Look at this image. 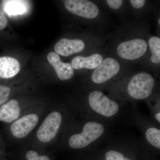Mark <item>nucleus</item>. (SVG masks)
<instances>
[{"label":"nucleus","instance_id":"nucleus-20","mask_svg":"<svg viewBox=\"0 0 160 160\" xmlns=\"http://www.w3.org/2000/svg\"><path fill=\"white\" fill-rule=\"evenodd\" d=\"M106 2L110 8L114 9L120 8L123 3L122 0H107Z\"/></svg>","mask_w":160,"mask_h":160},{"label":"nucleus","instance_id":"nucleus-11","mask_svg":"<svg viewBox=\"0 0 160 160\" xmlns=\"http://www.w3.org/2000/svg\"><path fill=\"white\" fill-rule=\"evenodd\" d=\"M20 113L21 109L18 102L14 99L10 100L0 107V121L11 123L17 119Z\"/></svg>","mask_w":160,"mask_h":160},{"label":"nucleus","instance_id":"nucleus-12","mask_svg":"<svg viewBox=\"0 0 160 160\" xmlns=\"http://www.w3.org/2000/svg\"><path fill=\"white\" fill-rule=\"evenodd\" d=\"M21 66L16 59L10 57H0V78H10L20 71Z\"/></svg>","mask_w":160,"mask_h":160},{"label":"nucleus","instance_id":"nucleus-10","mask_svg":"<svg viewBox=\"0 0 160 160\" xmlns=\"http://www.w3.org/2000/svg\"><path fill=\"white\" fill-rule=\"evenodd\" d=\"M47 60L54 67L59 78L61 80L70 79L74 74V70L69 63L63 62L59 56L56 52H51L47 55Z\"/></svg>","mask_w":160,"mask_h":160},{"label":"nucleus","instance_id":"nucleus-16","mask_svg":"<svg viewBox=\"0 0 160 160\" xmlns=\"http://www.w3.org/2000/svg\"><path fill=\"white\" fill-rule=\"evenodd\" d=\"M146 139L152 146L160 148V130L157 128H149L146 131Z\"/></svg>","mask_w":160,"mask_h":160},{"label":"nucleus","instance_id":"nucleus-19","mask_svg":"<svg viewBox=\"0 0 160 160\" xmlns=\"http://www.w3.org/2000/svg\"><path fill=\"white\" fill-rule=\"evenodd\" d=\"M124 155L119 152L110 150L106 154V160H124Z\"/></svg>","mask_w":160,"mask_h":160},{"label":"nucleus","instance_id":"nucleus-8","mask_svg":"<svg viewBox=\"0 0 160 160\" xmlns=\"http://www.w3.org/2000/svg\"><path fill=\"white\" fill-rule=\"evenodd\" d=\"M38 121L37 114L32 113L25 116L12 123L10 128L11 133L18 138H25L34 129Z\"/></svg>","mask_w":160,"mask_h":160},{"label":"nucleus","instance_id":"nucleus-6","mask_svg":"<svg viewBox=\"0 0 160 160\" xmlns=\"http://www.w3.org/2000/svg\"><path fill=\"white\" fill-rule=\"evenodd\" d=\"M67 10L73 14L88 19L95 18L99 10L93 2L86 0H67L64 2Z\"/></svg>","mask_w":160,"mask_h":160},{"label":"nucleus","instance_id":"nucleus-17","mask_svg":"<svg viewBox=\"0 0 160 160\" xmlns=\"http://www.w3.org/2000/svg\"><path fill=\"white\" fill-rule=\"evenodd\" d=\"M11 92V89L7 86L0 85V106L7 102Z\"/></svg>","mask_w":160,"mask_h":160},{"label":"nucleus","instance_id":"nucleus-24","mask_svg":"<svg viewBox=\"0 0 160 160\" xmlns=\"http://www.w3.org/2000/svg\"><path fill=\"white\" fill-rule=\"evenodd\" d=\"M124 160H131L129 159H128V158H124Z\"/></svg>","mask_w":160,"mask_h":160},{"label":"nucleus","instance_id":"nucleus-23","mask_svg":"<svg viewBox=\"0 0 160 160\" xmlns=\"http://www.w3.org/2000/svg\"><path fill=\"white\" fill-rule=\"evenodd\" d=\"M156 119L159 122H160V113L159 112V113H158L155 116Z\"/></svg>","mask_w":160,"mask_h":160},{"label":"nucleus","instance_id":"nucleus-5","mask_svg":"<svg viewBox=\"0 0 160 160\" xmlns=\"http://www.w3.org/2000/svg\"><path fill=\"white\" fill-rule=\"evenodd\" d=\"M147 44L142 39L126 41L118 46L117 52L119 56L126 60H134L143 56L147 50Z\"/></svg>","mask_w":160,"mask_h":160},{"label":"nucleus","instance_id":"nucleus-7","mask_svg":"<svg viewBox=\"0 0 160 160\" xmlns=\"http://www.w3.org/2000/svg\"><path fill=\"white\" fill-rule=\"evenodd\" d=\"M120 69V64L117 60L112 58H106L93 71L92 80L96 84L102 83L117 74Z\"/></svg>","mask_w":160,"mask_h":160},{"label":"nucleus","instance_id":"nucleus-14","mask_svg":"<svg viewBox=\"0 0 160 160\" xmlns=\"http://www.w3.org/2000/svg\"><path fill=\"white\" fill-rule=\"evenodd\" d=\"M2 2L4 11L10 16L22 15L27 11L28 1H4Z\"/></svg>","mask_w":160,"mask_h":160},{"label":"nucleus","instance_id":"nucleus-25","mask_svg":"<svg viewBox=\"0 0 160 160\" xmlns=\"http://www.w3.org/2000/svg\"><path fill=\"white\" fill-rule=\"evenodd\" d=\"M159 25H160V19H159Z\"/></svg>","mask_w":160,"mask_h":160},{"label":"nucleus","instance_id":"nucleus-9","mask_svg":"<svg viewBox=\"0 0 160 160\" xmlns=\"http://www.w3.org/2000/svg\"><path fill=\"white\" fill-rule=\"evenodd\" d=\"M85 47V43L82 40L62 38L55 45L54 50L58 55L68 57L82 51Z\"/></svg>","mask_w":160,"mask_h":160},{"label":"nucleus","instance_id":"nucleus-4","mask_svg":"<svg viewBox=\"0 0 160 160\" xmlns=\"http://www.w3.org/2000/svg\"><path fill=\"white\" fill-rule=\"evenodd\" d=\"M62 121V116L58 112H52L48 115L38 129V139L43 142H48L53 139L57 134Z\"/></svg>","mask_w":160,"mask_h":160},{"label":"nucleus","instance_id":"nucleus-18","mask_svg":"<svg viewBox=\"0 0 160 160\" xmlns=\"http://www.w3.org/2000/svg\"><path fill=\"white\" fill-rule=\"evenodd\" d=\"M26 158L27 160H50L47 156H39L36 152L33 150L27 152Z\"/></svg>","mask_w":160,"mask_h":160},{"label":"nucleus","instance_id":"nucleus-21","mask_svg":"<svg viewBox=\"0 0 160 160\" xmlns=\"http://www.w3.org/2000/svg\"><path fill=\"white\" fill-rule=\"evenodd\" d=\"M8 21L4 12L0 9V30L4 29L7 26Z\"/></svg>","mask_w":160,"mask_h":160},{"label":"nucleus","instance_id":"nucleus-15","mask_svg":"<svg viewBox=\"0 0 160 160\" xmlns=\"http://www.w3.org/2000/svg\"><path fill=\"white\" fill-rule=\"evenodd\" d=\"M149 45L151 49V61L154 64L160 62V38L157 37H152L149 39Z\"/></svg>","mask_w":160,"mask_h":160},{"label":"nucleus","instance_id":"nucleus-1","mask_svg":"<svg viewBox=\"0 0 160 160\" xmlns=\"http://www.w3.org/2000/svg\"><path fill=\"white\" fill-rule=\"evenodd\" d=\"M153 78L147 72H141L132 78L127 90L131 97L142 100L150 96L154 86Z\"/></svg>","mask_w":160,"mask_h":160},{"label":"nucleus","instance_id":"nucleus-3","mask_svg":"<svg viewBox=\"0 0 160 160\" xmlns=\"http://www.w3.org/2000/svg\"><path fill=\"white\" fill-rule=\"evenodd\" d=\"M89 105L92 109L99 114L110 117L119 111L118 105L99 91L91 92L89 97Z\"/></svg>","mask_w":160,"mask_h":160},{"label":"nucleus","instance_id":"nucleus-22","mask_svg":"<svg viewBox=\"0 0 160 160\" xmlns=\"http://www.w3.org/2000/svg\"><path fill=\"white\" fill-rule=\"evenodd\" d=\"M145 0H130V2L132 6L136 9H141L142 8L145 4Z\"/></svg>","mask_w":160,"mask_h":160},{"label":"nucleus","instance_id":"nucleus-13","mask_svg":"<svg viewBox=\"0 0 160 160\" xmlns=\"http://www.w3.org/2000/svg\"><path fill=\"white\" fill-rule=\"evenodd\" d=\"M102 61V56L99 53H96L87 57L82 56L76 57L72 61L71 65L74 69L86 68L93 69L99 66Z\"/></svg>","mask_w":160,"mask_h":160},{"label":"nucleus","instance_id":"nucleus-2","mask_svg":"<svg viewBox=\"0 0 160 160\" xmlns=\"http://www.w3.org/2000/svg\"><path fill=\"white\" fill-rule=\"evenodd\" d=\"M104 132V127L100 123L89 122L85 124L82 133L72 136L69 146L73 149L85 148L98 138Z\"/></svg>","mask_w":160,"mask_h":160}]
</instances>
